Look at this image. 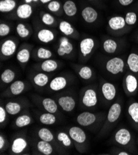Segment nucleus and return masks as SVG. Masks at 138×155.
<instances>
[{"instance_id":"nucleus-1","label":"nucleus","mask_w":138,"mask_h":155,"mask_svg":"<svg viewBox=\"0 0 138 155\" xmlns=\"http://www.w3.org/2000/svg\"><path fill=\"white\" fill-rule=\"evenodd\" d=\"M105 68L106 71L112 74H118L124 71V61L120 58L115 57L106 62Z\"/></svg>"},{"instance_id":"nucleus-2","label":"nucleus","mask_w":138,"mask_h":155,"mask_svg":"<svg viewBox=\"0 0 138 155\" xmlns=\"http://www.w3.org/2000/svg\"><path fill=\"white\" fill-rule=\"evenodd\" d=\"M98 101L97 93L93 88H87L84 93L82 98V104L87 107L95 106Z\"/></svg>"},{"instance_id":"nucleus-3","label":"nucleus","mask_w":138,"mask_h":155,"mask_svg":"<svg viewBox=\"0 0 138 155\" xmlns=\"http://www.w3.org/2000/svg\"><path fill=\"white\" fill-rule=\"evenodd\" d=\"M76 120L80 126L87 127L96 122L97 120V116L94 113L85 111L81 113L78 116Z\"/></svg>"},{"instance_id":"nucleus-4","label":"nucleus","mask_w":138,"mask_h":155,"mask_svg":"<svg viewBox=\"0 0 138 155\" xmlns=\"http://www.w3.org/2000/svg\"><path fill=\"white\" fill-rule=\"evenodd\" d=\"M115 140L121 145H128L131 140V134L128 129L121 128L115 133Z\"/></svg>"},{"instance_id":"nucleus-5","label":"nucleus","mask_w":138,"mask_h":155,"mask_svg":"<svg viewBox=\"0 0 138 155\" xmlns=\"http://www.w3.org/2000/svg\"><path fill=\"white\" fill-rule=\"evenodd\" d=\"M69 135L72 140L77 143H84L87 139L85 132L77 126H73L69 129Z\"/></svg>"},{"instance_id":"nucleus-6","label":"nucleus","mask_w":138,"mask_h":155,"mask_svg":"<svg viewBox=\"0 0 138 155\" xmlns=\"http://www.w3.org/2000/svg\"><path fill=\"white\" fill-rule=\"evenodd\" d=\"M58 104L65 112H71L74 110L76 106V101L71 96H62L58 100Z\"/></svg>"},{"instance_id":"nucleus-7","label":"nucleus","mask_w":138,"mask_h":155,"mask_svg":"<svg viewBox=\"0 0 138 155\" xmlns=\"http://www.w3.org/2000/svg\"><path fill=\"white\" fill-rule=\"evenodd\" d=\"M73 50V45L69 39L65 37H61L59 41V46L57 50V53L59 56L69 54Z\"/></svg>"},{"instance_id":"nucleus-8","label":"nucleus","mask_w":138,"mask_h":155,"mask_svg":"<svg viewBox=\"0 0 138 155\" xmlns=\"http://www.w3.org/2000/svg\"><path fill=\"white\" fill-rule=\"evenodd\" d=\"M103 97L108 101L113 100L116 94V90L114 84L110 82H105L101 87Z\"/></svg>"},{"instance_id":"nucleus-9","label":"nucleus","mask_w":138,"mask_h":155,"mask_svg":"<svg viewBox=\"0 0 138 155\" xmlns=\"http://www.w3.org/2000/svg\"><path fill=\"white\" fill-rule=\"evenodd\" d=\"M121 113V106L118 103H113L110 107L108 115H107V121L110 124H113L116 122Z\"/></svg>"},{"instance_id":"nucleus-10","label":"nucleus","mask_w":138,"mask_h":155,"mask_svg":"<svg viewBox=\"0 0 138 155\" xmlns=\"http://www.w3.org/2000/svg\"><path fill=\"white\" fill-rule=\"evenodd\" d=\"M95 45L94 40L92 38H86L80 43V51L83 56L86 57L93 51Z\"/></svg>"},{"instance_id":"nucleus-11","label":"nucleus","mask_w":138,"mask_h":155,"mask_svg":"<svg viewBox=\"0 0 138 155\" xmlns=\"http://www.w3.org/2000/svg\"><path fill=\"white\" fill-rule=\"evenodd\" d=\"M28 147L27 142L22 137H18L14 139L11 145V151L14 154L22 153Z\"/></svg>"},{"instance_id":"nucleus-12","label":"nucleus","mask_w":138,"mask_h":155,"mask_svg":"<svg viewBox=\"0 0 138 155\" xmlns=\"http://www.w3.org/2000/svg\"><path fill=\"white\" fill-rule=\"evenodd\" d=\"M17 48V45L13 40H7L4 41L1 46V53L5 56H11Z\"/></svg>"},{"instance_id":"nucleus-13","label":"nucleus","mask_w":138,"mask_h":155,"mask_svg":"<svg viewBox=\"0 0 138 155\" xmlns=\"http://www.w3.org/2000/svg\"><path fill=\"white\" fill-rule=\"evenodd\" d=\"M68 82L65 77L58 76L53 78L50 83V88L52 90L58 91L64 89L67 85Z\"/></svg>"},{"instance_id":"nucleus-14","label":"nucleus","mask_w":138,"mask_h":155,"mask_svg":"<svg viewBox=\"0 0 138 155\" xmlns=\"http://www.w3.org/2000/svg\"><path fill=\"white\" fill-rule=\"evenodd\" d=\"M125 88L129 94H133L138 87V82L136 77L131 74L126 75L125 79Z\"/></svg>"},{"instance_id":"nucleus-15","label":"nucleus","mask_w":138,"mask_h":155,"mask_svg":"<svg viewBox=\"0 0 138 155\" xmlns=\"http://www.w3.org/2000/svg\"><path fill=\"white\" fill-rule=\"evenodd\" d=\"M82 17L87 23H93L98 17V13L96 9L92 7H86L82 11Z\"/></svg>"},{"instance_id":"nucleus-16","label":"nucleus","mask_w":138,"mask_h":155,"mask_svg":"<svg viewBox=\"0 0 138 155\" xmlns=\"http://www.w3.org/2000/svg\"><path fill=\"white\" fill-rule=\"evenodd\" d=\"M16 14L18 17L22 19H26L29 18L32 14V6H30L28 3L23 4L20 6L17 9Z\"/></svg>"},{"instance_id":"nucleus-17","label":"nucleus","mask_w":138,"mask_h":155,"mask_svg":"<svg viewBox=\"0 0 138 155\" xmlns=\"http://www.w3.org/2000/svg\"><path fill=\"white\" fill-rule=\"evenodd\" d=\"M37 38L43 43H48L55 39V35L52 31L49 29H41L37 33Z\"/></svg>"},{"instance_id":"nucleus-18","label":"nucleus","mask_w":138,"mask_h":155,"mask_svg":"<svg viewBox=\"0 0 138 155\" xmlns=\"http://www.w3.org/2000/svg\"><path fill=\"white\" fill-rule=\"evenodd\" d=\"M109 25L111 29L118 30L123 28L126 25L125 19L121 16H115L109 21Z\"/></svg>"},{"instance_id":"nucleus-19","label":"nucleus","mask_w":138,"mask_h":155,"mask_svg":"<svg viewBox=\"0 0 138 155\" xmlns=\"http://www.w3.org/2000/svg\"><path fill=\"white\" fill-rule=\"evenodd\" d=\"M42 104L45 111L55 114L58 111V105L55 101L50 98H45L42 100Z\"/></svg>"},{"instance_id":"nucleus-20","label":"nucleus","mask_w":138,"mask_h":155,"mask_svg":"<svg viewBox=\"0 0 138 155\" xmlns=\"http://www.w3.org/2000/svg\"><path fill=\"white\" fill-rule=\"evenodd\" d=\"M25 83L22 81H14L10 85V92L12 95H19L25 90Z\"/></svg>"},{"instance_id":"nucleus-21","label":"nucleus","mask_w":138,"mask_h":155,"mask_svg":"<svg viewBox=\"0 0 138 155\" xmlns=\"http://www.w3.org/2000/svg\"><path fill=\"white\" fill-rule=\"evenodd\" d=\"M58 63L55 60L48 59L44 61L41 64L40 68L42 71L45 72H52L58 68Z\"/></svg>"},{"instance_id":"nucleus-22","label":"nucleus","mask_w":138,"mask_h":155,"mask_svg":"<svg viewBox=\"0 0 138 155\" xmlns=\"http://www.w3.org/2000/svg\"><path fill=\"white\" fill-rule=\"evenodd\" d=\"M37 150L43 154L50 155L53 152V147L49 142L41 140L37 143Z\"/></svg>"},{"instance_id":"nucleus-23","label":"nucleus","mask_w":138,"mask_h":155,"mask_svg":"<svg viewBox=\"0 0 138 155\" xmlns=\"http://www.w3.org/2000/svg\"><path fill=\"white\" fill-rule=\"evenodd\" d=\"M128 67L130 71L134 73L138 72V54L136 53H131L127 60Z\"/></svg>"},{"instance_id":"nucleus-24","label":"nucleus","mask_w":138,"mask_h":155,"mask_svg":"<svg viewBox=\"0 0 138 155\" xmlns=\"http://www.w3.org/2000/svg\"><path fill=\"white\" fill-rule=\"evenodd\" d=\"M63 10L65 14L69 17H72L77 13V7L75 3L71 0H68L65 3Z\"/></svg>"},{"instance_id":"nucleus-25","label":"nucleus","mask_w":138,"mask_h":155,"mask_svg":"<svg viewBox=\"0 0 138 155\" xmlns=\"http://www.w3.org/2000/svg\"><path fill=\"white\" fill-rule=\"evenodd\" d=\"M5 109L8 114L10 115H16L20 113L22 107L21 105L17 102L9 101L6 104Z\"/></svg>"},{"instance_id":"nucleus-26","label":"nucleus","mask_w":138,"mask_h":155,"mask_svg":"<svg viewBox=\"0 0 138 155\" xmlns=\"http://www.w3.org/2000/svg\"><path fill=\"white\" fill-rule=\"evenodd\" d=\"M39 120L42 124L50 126L54 124L56 122V118L53 113L47 112L46 113L42 114L39 117Z\"/></svg>"},{"instance_id":"nucleus-27","label":"nucleus","mask_w":138,"mask_h":155,"mask_svg":"<svg viewBox=\"0 0 138 155\" xmlns=\"http://www.w3.org/2000/svg\"><path fill=\"white\" fill-rule=\"evenodd\" d=\"M33 81L37 86L43 87L49 83V77L44 73H38L34 76Z\"/></svg>"},{"instance_id":"nucleus-28","label":"nucleus","mask_w":138,"mask_h":155,"mask_svg":"<svg viewBox=\"0 0 138 155\" xmlns=\"http://www.w3.org/2000/svg\"><path fill=\"white\" fill-rule=\"evenodd\" d=\"M16 6L14 0H3L0 2V11L2 12H9L12 11Z\"/></svg>"},{"instance_id":"nucleus-29","label":"nucleus","mask_w":138,"mask_h":155,"mask_svg":"<svg viewBox=\"0 0 138 155\" xmlns=\"http://www.w3.org/2000/svg\"><path fill=\"white\" fill-rule=\"evenodd\" d=\"M31 122H32L31 117L27 114L19 116V117H17L16 121H15L16 126L19 128H22V127H24L27 126H29Z\"/></svg>"},{"instance_id":"nucleus-30","label":"nucleus","mask_w":138,"mask_h":155,"mask_svg":"<svg viewBox=\"0 0 138 155\" xmlns=\"http://www.w3.org/2000/svg\"><path fill=\"white\" fill-rule=\"evenodd\" d=\"M38 135L42 140L50 142L54 139L53 134L47 128H41L38 132Z\"/></svg>"},{"instance_id":"nucleus-31","label":"nucleus","mask_w":138,"mask_h":155,"mask_svg":"<svg viewBox=\"0 0 138 155\" xmlns=\"http://www.w3.org/2000/svg\"><path fill=\"white\" fill-rule=\"evenodd\" d=\"M15 77H16V74L12 70L6 69L2 72L1 79L3 83L8 84L11 83L14 80Z\"/></svg>"},{"instance_id":"nucleus-32","label":"nucleus","mask_w":138,"mask_h":155,"mask_svg":"<svg viewBox=\"0 0 138 155\" xmlns=\"http://www.w3.org/2000/svg\"><path fill=\"white\" fill-rule=\"evenodd\" d=\"M128 112L131 120L135 124H138V103H131L128 107Z\"/></svg>"},{"instance_id":"nucleus-33","label":"nucleus","mask_w":138,"mask_h":155,"mask_svg":"<svg viewBox=\"0 0 138 155\" xmlns=\"http://www.w3.org/2000/svg\"><path fill=\"white\" fill-rule=\"evenodd\" d=\"M59 28L61 33H63L64 35L67 36L72 35L74 31V29L72 27L71 24L65 21H63L60 22Z\"/></svg>"},{"instance_id":"nucleus-34","label":"nucleus","mask_w":138,"mask_h":155,"mask_svg":"<svg viewBox=\"0 0 138 155\" xmlns=\"http://www.w3.org/2000/svg\"><path fill=\"white\" fill-rule=\"evenodd\" d=\"M103 46L105 52L112 54L116 51L117 48V43L113 40L108 39L104 41Z\"/></svg>"},{"instance_id":"nucleus-35","label":"nucleus","mask_w":138,"mask_h":155,"mask_svg":"<svg viewBox=\"0 0 138 155\" xmlns=\"http://www.w3.org/2000/svg\"><path fill=\"white\" fill-rule=\"evenodd\" d=\"M18 61L21 64H25L29 61L30 58V53L26 49L24 48L20 50L16 56Z\"/></svg>"},{"instance_id":"nucleus-36","label":"nucleus","mask_w":138,"mask_h":155,"mask_svg":"<svg viewBox=\"0 0 138 155\" xmlns=\"http://www.w3.org/2000/svg\"><path fill=\"white\" fill-rule=\"evenodd\" d=\"M58 140L62 143V145L66 147H69L72 145V139L70 136L66 134L65 132H61L57 135Z\"/></svg>"},{"instance_id":"nucleus-37","label":"nucleus","mask_w":138,"mask_h":155,"mask_svg":"<svg viewBox=\"0 0 138 155\" xmlns=\"http://www.w3.org/2000/svg\"><path fill=\"white\" fill-rule=\"evenodd\" d=\"M78 74L81 78L84 80H89L93 77V71L88 66L82 67Z\"/></svg>"},{"instance_id":"nucleus-38","label":"nucleus","mask_w":138,"mask_h":155,"mask_svg":"<svg viewBox=\"0 0 138 155\" xmlns=\"http://www.w3.org/2000/svg\"><path fill=\"white\" fill-rule=\"evenodd\" d=\"M37 57L41 59H48L52 56V53L50 50L40 47L38 49L37 52Z\"/></svg>"},{"instance_id":"nucleus-39","label":"nucleus","mask_w":138,"mask_h":155,"mask_svg":"<svg viewBox=\"0 0 138 155\" xmlns=\"http://www.w3.org/2000/svg\"><path fill=\"white\" fill-rule=\"evenodd\" d=\"M16 32L18 35L22 38H27L29 35V30L25 27L24 24H18L16 27Z\"/></svg>"},{"instance_id":"nucleus-40","label":"nucleus","mask_w":138,"mask_h":155,"mask_svg":"<svg viewBox=\"0 0 138 155\" xmlns=\"http://www.w3.org/2000/svg\"><path fill=\"white\" fill-rule=\"evenodd\" d=\"M42 22L47 25H52L55 22V18L50 14L45 13L42 17Z\"/></svg>"},{"instance_id":"nucleus-41","label":"nucleus","mask_w":138,"mask_h":155,"mask_svg":"<svg viewBox=\"0 0 138 155\" xmlns=\"http://www.w3.org/2000/svg\"><path fill=\"white\" fill-rule=\"evenodd\" d=\"M137 21V15L134 12H130L126 14L125 22L128 25H134Z\"/></svg>"},{"instance_id":"nucleus-42","label":"nucleus","mask_w":138,"mask_h":155,"mask_svg":"<svg viewBox=\"0 0 138 155\" xmlns=\"http://www.w3.org/2000/svg\"><path fill=\"white\" fill-rule=\"evenodd\" d=\"M11 31L10 27L6 24H0V36L6 37L7 36Z\"/></svg>"},{"instance_id":"nucleus-43","label":"nucleus","mask_w":138,"mask_h":155,"mask_svg":"<svg viewBox=\"0 0 138 155\" xmlns=\"http://www.w3.org/2000/svg\"><path fill=\"white\" fill-rule=\"evenodd\" d=\"M60 3L57 1H52L49 3L48 9L53 12H56L58 11L60 9Z\"/></svg>"},{"instance_id":"nucleus-44","label":"nucleus","mask_w":138,"mask_h":155,"mask_svg":"<svg viewBox=\"0 0 138 155\" xmlns=\"http://www.w3.org/2000/svg\"><path fill=\"white\" fill-rule=\"evenodd\" d=\"M6 110L3 106L0 107V123H3L6 118Z\"/></svg>"},{"instance_id":"nucleus-45","label":"nucleus","mask_w":138,"mask_h":155,"mask_svg":"<svg viewBox=\"0 0 138 155\" xmlns=\"http://www.w3.org/2000/svg\"><path fill=\"white\" fill-rule=\"evenodd\" d=\"M133 2V0H119V3L122 5V6H128L130 4H131Z\"/></svg>"},{"instance_id":"nucleus-46","label":"nucleus","mask_w":138,"mask_h":155,"mask_svg":"<svg viewBox=\"0 0 138 155\" xmlns=\"http://www.w3.org/2000/svg\"><path fill=\"white\" fill-rule=\"evenodd\" d=\"M5 145V139L4 137L1 135H0V149L2 150Z\"/></svg>"},{"instance_id":"nucleus-47","label":"nucleus","mask_w":138,"mask_h":155,"mask_svg":"<svg viewBox=\"0 0 138 155\" xmlns=\"http://www.w3.org/2000/svg\"><path fill=\"white\" fill-rule=\"evenodd\" d=\"M117 154L118 155H130V154L126 151H120Z\"/></svg>"},{"instance_id":"nucleus-48","label":"nucleus","mask_w":138,"mask_h":155,"mask_svg":"<svg viewBox=\"0 0 138 155\" xmlns=\"http://www.w3.org/2000/svg\"><path fill=\"white\" fill-rule=\"evenodd\" d=\"M40 2L43 4H45V3H47L49 2H50L52 0H40Z\"/></svg>"},{"instance_id":"nucleus-49","label":"nucleus","mask_w":138,"mask_h":155,"mask_svg":"<svg viewBox=\"0 0 138 155\" xmlns=\"http://www.w3.org/2000/svg\"><path fill=\"white\" fill-rule=\"evenodd\" d=\"M38 1V0H25V2L26 3H30L32 2H37Z\"/></svg>"},{"instance_id":"nucleus-50","label":"nucleus","mask_w":138,"mask_h":155,"mask_svg":"<svg viewBox=\"0 0 138 155\" xmlns=\"http://www.w3.org/2000/svg\"><path fill=\"white\" fill-rule=\"evenodd\" d=\"M89 1H93V0H89Z\"/></svg>"},{"instance_id":"nucleus-51","label":"nucleus","mask_w":138,"mask_h":155,"mask_svg":"<svg viewBox=\"0 0 138 155\" xmlns=\"http://www.w3.org/2000/svg\"><path fill=\"white\" fill-rule=\"evenodd\" d=\"M137 41H138V36H137Z\"/></svg>"}]
</instances>
